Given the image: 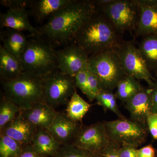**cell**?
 Instances as JSON below:
<instances>
[{
	"mask_svg": "<svg viewBox=\"0 0 157 157\" xmlns=\"http://www.w3.org/2000/svg\"><path fill=\"white\" fill-rule=\"evenodd\" d=\"M98 11L93 1L72 0L39 29L40 37L53 46L73 43L82 26Z\"/></svg>",
	"mask_w": 157,
	"mask_h": 157,
	"instance_id": "cell-1",
	"label": "cell"
},
{
	"mask_svg": "<svg viewBox=\"0 0 157 157\" xmlns=\"http://www.w3.org/2000/svg\"><path fill=\"white\" fill-rule=\"evenodd\" d=\"M119 34L109 19L98 11L82 26L73 42L90 56L116 49L123 42Z\"/></svg>",
	"mask_w": 157,
	"mask_h": 157,
	"instance_id": "cell-2",
	"label": "cell"
},
{
	"mask_svg": "<svg viewBox=\"0 0 157 157\" xmlns=\"http://www.w3.org/2000/svg\"><path fill=\"white\" fill-rule=\"evenodd\" d=\"M42 76L24 72L17 78L1 80L6 98L17 104L21 110L29 109L35 104L45 102Z\"/></svg>",
	"mask_w": 157,
	"mask_h": 157,
	"instance_id": "cell-3",
	"label": "cell"
},
{
	"mask_svg": "<svg viewBox=\"0 0 157 157\" xmlns=\"http://www.w3.org/2000/svg\"><path fill=\"white\" fill-rule=\"evenodd\" d=\"M20 62L24 72L42 77L57 70L56 50L44 39L29 40Z\"/></svg>",
	"mask_w": 157,
	"mask_h": 157,
	"instance_id": "cell-4",
	"label": "cell"
},
{
	"mask_svg": "<svg viewBox=\"0 0 157 157\" xmlns=\"http://www.w3.org/2000/svg\"><path fill=\"white\" fill-rule=\"evenodd\" d=\"M88 70L98 76L103 90H109L116 88L127 75L114 49L90 56Z\"/></svg>",
	"mask_w": 157,
	"mask_h": 157,
	"instance_id": "cell-5",
	"label": "cell"
},
{
	"mask_svg": "<svg viewBox=\"0 0 157 157\" xmlns=\"http://www.w3.org/2000/svg\"><path fill=\"white\" fill-rule=\"evenodd\" d=\"M98 9L109 19L119 33H135L140 17L137 0H113Z\"/></svg>",
	"mask_w": 157,
	"mask_h": 157,
	"instance_id": "cell-6",
	"label": "cell"
},
{
	"mask_svg": "<svg viewBox=\"0 0 157 157\" xmlns=\"http://www.w3.org/2000/svg\"><path fill=\"white\" fill-rule=\"evenodd\" d=\"M109 138L121 146L137 147L146 142L149 132L147 125L126 117L103 121Z\"/></svg>",
	"mask_w": 157,
	"mask_h": 157,
	"instance_id": "cell-7",
	"label": "cell"
},
{
	"mask_svg": "<svg viewBox=\"0 0 157 157\" xmlns=\"http://www.w3.org/2000/svg\"><path fill=\"white\" fill-rule=\"evenodd\" d=\"M43 94L45 103L55 109L67 105L76 90L74 77L57 70L43 77Z\"/></svg>",
	"mask_w": 157,
	"mask_h": 157,
	"instance_id": "cell-8",
	"label": "cell"
},
{
	"mask_svg": "<svg viewBox=\"0 0 157 157\" xmlns=\"http://www.w3.org/2000/svg\"><path fill=\"white\" fill-rule=\"evenodd\" d=\"M114 50L127 75L146 82L149 88L155 85L157 78L148 70L138 48L133 42L123 41Z\"/></svg>",
	"mask_w": 157,
	"mask_h": 157,
	"instance_id": "cell-9",
	"label": "cell"
},
{
	"mask_svg": "<svg viewBox=\"0 0 157 157\" xmlns=\"http://www.w3.org/2000/svg\"><path fill=\"white\" fill-rule=\"evenodd\" d=\"M111 140L103 122L90 125L82 124L71 144L99 155Z\"/></svg>",
	"mask_w": 157,
	"mask_h": 157,
	"instance_id": "cell-10",
	"label": "cell"
},
{
	"mask_svg": "<svg viewBox=\"0 0 157 157\" xmlns=\"http://www.w3.org/2000/svg\"><path fill=\"white\" fill-rule=\"evenodd\" d=\"M57 70L74 77L80 71L88 69L89 56L76 43L56 50Z\"/></svg>",
	"mask_w": 157,
	"mask_h": 157,
	"instance_id": "cell-11",
	"label": "cell"
},
{
	"mask_svg": "<svg viewBox=\"0 0 157 157\" xmlns=\"http://www.w3.org/2000/svg\"><path fill=\"white\" fill-rule=\"evenodd\" d=\"M82 123L75 121L66 113L58 112L48 132L62 145L71 144Z\"/></svg>",
	"mask_w": 157,
	"mask_h": 157,
	"instance_id": "cell-12",
	"label": "cell"
},
{
	"mask_svg": "<svg viewBox=\"0 0 157 157\" xmlns=\"http://www.w3.org/2000/svg\"><path fill=\"white\" fill-rule=\"evenodd\" d=\"M140 17L135 37L157 35V0H137Z\"/></svg>",
	"mask_w": 157,
	"mask_h": 157,
	"instance_id": "cell-13",
	"label": "cell"
},
{
	"mask_svg": "<svg viewBox=\"0 0 157 157\" xmlns=\"http://www.w3.org/2000/svg\"><path fill=\"white\" fill-rule=\"evenodd\" d=\"M28 16L25 8H10L1 14V27L22 32L27 31L33 36L40 37L39 30L31 25Z\"/></svg>",
	"mask_w": 157,
	"mask_h": 157,
	"instance_id": "cell-14",
	"label": "cell"
},
{
	"mask_svg": "<svg viewBox=\"0 0 157 157\" xmlns=\"http://www.w3.org/2000/svg\"><path fill=\"white\" fill-rule=\"evenodd\" d=\"M125 108L128 111L130 119L147 125V116L152 113V103L150 89L142 88L133 98L125 103Z\"/></svg>",
	"mask_w": 157,
	"mask_h": 157,
	"instance_id": "cell-15",
	"label": "cell"
},
{
	"mask_svg": "<svg viewBox=\"0 0 157 157\" xmlns=\"http://www.w3.org/2000/svg\"><path fill=\"white\" fill-rule=\"evenodd\" d=\"M58 113L55 108L43 102L35 104L29 109L21 110L20 114L37 129H48Z\"/></svg>",
	"mask_w": 157,
	"mask_h": 157,
	"instance_id": "cell-16",
	"label": "cell"
},
{
	"mask_svg": "<svg viewBox=\"0 0 157 157\" xmlns=\"http://www.w3.org/2000/svg\"><path fill=\"white\" fill-rule=\"evenodd\" d=\"M37 128L20 115L6 125L0 135H6L23 145L31 144Z\"/></svg>",
	"mask_w": 157,
	"mask_h": 157,
	"instance_id": "cell-17",
	"label": "cell"
},
{
	"mask_svg": "<svg viewBox=\"0 0 157 157\" xmlns=\"http://www.w3.org/2000/svg\"><path fill=\"white\" fill-rule=\"evenodd\" d=\"M34 149L44 157H52L62 145L51 135L47 129H37L31 143Z\"/></svg>",
	"mask_w": 157,
	"mask_h": 157,
	"instance_id": "cell-18",
	"label": "cell"
},
{
	"mask_svg": "<svg viewBox=\"0 0 157 157\" xmlns=\"http://www.w3.org/2000/svg\"><path fill=\"white\" fill-rule=\"evenodd\" d=\"M0 38L3 48L20 61L29 41L22 32L6 29L1 31Z\"/></svg>",
	"mask_w": 157,
	"mask_h": 157,
	"instance_id": "cell-19",
	"label": "cell"
},
{
	"mask_svg": "<svg viewBox=\"0 0 157 157\" xmlns=\"http://www.w3.org/2000/svg\"><path fill=\"white\" fill-rule=\"evenodd\" d=\"M72 0H36L31 1L32 14L37 21L50 18L54 14L68 6Z\"/></svg>",
	"mask_w": 157,
	"mask_h": 157,
	"instance_id": "cell-20",
	"label": "cell"
},
{
	"mask_svg": "<svg viewBox=\"0 0 157 157\" xmlns=\"http://www.w3.org/2000/svg\"><path fill=\"white\" fill-rule=\"evenodd\" d=\"M24 72L20 61L0 45V77L1 80L14 79Z\"/></svg>",
	"mask_w": 157,
	"mask_h": 157,
	"instance_id": "cell-21",
	"label": "cell"
},
{
	"mask_svg": "<svg viewBox=\"0 0 157 157\" xmlns=\"http://www.w3.org/2000/svg\"><path fill=\"white\" fill-rule=\"evenodd\" d=\"M138 49L148 70L157 76V35L143 37Z\"/></svg>",
	"mask_w": 157,
	"mask_h": 157,
	"instance_id": "cell-22",
	"label": "cell"
},
{
	"mask_svg": "<svg viewBox=\"0 0 157 157\" xmlns=\"http://www.w3.org/2000/svg\"><path fill=\"white\" fill-rule=\"evenodd\" d=\"M92 106L82 98L76 90L67 104L66 113L73 121L81 123Z\"/></svg>",
	"mask_w": 157,
	"mask_h": 157,
	"instance_id": "cell-23",
	"label": "cell"
},
{
	"mask_svg": "<svg viewBox=\"0 0 157 157\" xmlns=\"http://www.w3.org/2000/svg\"><path fill=\"white\" fill-rule=\"evenodd\" d=\"M143 86L139 80L127 75L119 82L115 95L122 103H126L137 94Z\"/></svg>",
	"mask_w": 157,
	"mask_h": 157,
	"instance_id": "cell-24",
	"label": "cell"
},
{
	"mask_svg": "<svg viewBox=\"0 0 157 157\" xmlns=\"http://www.w3.org/2000/svg\"><path fill=\"white\" fill-rule=\"evenodd\" d=\"M21 110L17 104L6 98L5 95L3 96L0 104V131L14 120Z\"/></svg>",
	"mask_w": 157,
	"mask_h": 157,
	"instance_id": "cell-25",
	"label": "cell"
},
{
	"mask_svg": "<svg viewBox=\"0 0 157 157\" xmlns=\"http://www.w3.org/2000/svg\"><path fill=\"white\" fill-rule=\"evenodd\" d=\"M117 99L115 94L113 91L102 90L96 97L95 100L97 104L103 107L105 111H111L117 116L118 118L125 117L119 108Z\"/></svg>",
	"mask_w": 157,
	"mask_h": 157,
	"instance_id": "cell-26",
	"label": "cell"
},
{
	"mask_svg": "<svg viewBox=\"0 0 157 157\" xmlns=\"http://www.w3.org/2000/svg\"><path fill=\"white\" fill-rule=\"evenodd\" d=\"M24 145L13 138L0 135V157H17Z\"/></svg>",
	"mask_w": 157,
	"mask_h": 157,
	"instance_id": "cell-27",
	"label": "cell"
},
{
	"mask_svg": "<svg viewBox=\"0 0 157 157\" xmlns=\"http://www.w3.org/2000/svg\"><path fill=\"white\" fill-rule=\"evenodd\" d=\"M52 157H99V155L74 146L72 144L62 145Z\"/></svg>",
	"mask_w": 157,
	"mask_h": 157,
	"instance_id": "cell-28",
	"label": "cell"
},
{
	"mask_svg": "<svg viewBox=\"0 0 157 157\" xmlns=\"http://www.w3.org/2000/svg\"><path fill=\"white\" fill-rule=\"evenodd\" d=\"M88 85L90 94L89 101L90 102L95 100L98 94L103 90L100 79L94 74L87 71Z\"/></svg>",
	"mask_w": 157,
	"mask_h": 157,
	"instance_id": "cell-29",
	"label": "cell"
},
{
	"mask_svg": "<svg viewBox=\"0 0 157 157\" xmlns=\"http://www.w3.org/2000/svg\"><path fill=\"white\" fill-rule=\"evenodd\" d=\"M87 70L88 69L82 70L76 74L74 78L76 87L78 88L89 100L90 94L88 85Z\"/></svg>",
	"mask_w": 157,
	"mask_h": 157,
	"instance_id": "cell-30",
	"label": "cell"
},
{
	"mask_svg": "<svg viewBox=\"0 0 157 157\" xmlns=\"http://www.w3.org/2000/svg\"><path fill=\"white\" fill-rule=\"evenodd\" d=\"M120 145L111 140L108 146L100 153L99 157H119V149Z\"/></svg>",
	"mask_w": 157,
	"mask_h": 157,
	"instance_id": "cell-31",
	"label": "cell"
},
{
	"mask_svg": "<svg viewBox=\"0 0 157 157\" xmlns=\"http://www.w3.org/2000/svg\"><path fill=\"white\" fill-rule=\"evenodd\" d=\"M147 125L149 133L157 144V114L151 113L149 114L147 119Z\"/></svg>",
	"mask_w": 157,
	"mask_h": 157,
	"instance_id": "cell-32",
	"label": "cell"
},
{
	"mask_svg": "<svg viewBox=\"0 0 157 157\" xmlns=\"http://www.w3.org/2000/svg\"><path fill=\"white\" fill-rule=\"evenodd\" d=\"M31 1H23V0H2L1 1L3 6L10 8H26L30 7Z\"/></svg>",
	"mask_w": 157,
	"mask_h": 157,
	"instance_id": "cell-33",
	"label": "cell"
},
{
	"mask_svg": "<svg viewBox=\"0 0 157 157\" xmlns=\"http://www.w3.org/2000/svg\"><path fill=\"white\" fill-rule=\"evenodd\" d=\"M138 148L135 147L124 145L119 149V157H138Z\"/></svg>",
	"mask_w": 157,
	"mask_h": 157,
	"instance_id": "cell-34",
	"label": "cell"
},
{
	"mask_svg": "<svg viewBox=\"0 0 157 157\" xmlns=\"http://www.w3.org/2000/svg\"><path fill=\"white\" fill-rule=\"evenodd\" d=\"M138 157H157V150L152 144L138 149Z\"/></svg>",
	"mask_w": 157,
	"mask_h": 157,
	"instance_id": "cell-35",
	"label": "cell"
},
{
	"mask_svg": "<svg viewBox=\"0 0 157 157\" xmlns=\"http://www.w3.org/2000/svg\"><path fill=\"white\" fill-rule=\"evenodd\" d=\"M17 157H44L38 154L31 144L24 145L22 151Z\"/></svg>",
	"mask_w": 157,
	"mask_h": 157,
	"instance_id": "cell-36",
	"label": "cell"
},
{
	"mask_svg": "<svg viewBox=\"0 0 157 157\" xmlns=\"http://www.w3.org/2000/svg\"><path fill=\"white\" fill-rule=\"evenodd\" d=\"M150 89L151 98L152 113L157 114V80L155 85Z\"/></svg>",
	"mask_w": 157,
	"mask_h": 157,
	"instance_id": "cell-37",
	"label": "cell"
}]
</instances>
